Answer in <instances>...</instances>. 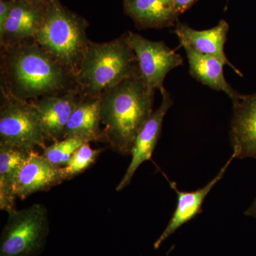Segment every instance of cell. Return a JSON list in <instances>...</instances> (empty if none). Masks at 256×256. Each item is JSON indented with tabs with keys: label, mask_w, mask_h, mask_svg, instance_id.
I'll list each match as a JSON object with an SVG mask.
<instances>
[{
	"label": "cell",
	"mask_w": 256,
	"mask_h": 256,
	"mask_svg": "<svg viewBox=\"0 0 256 256\" xmlns=\"http://www.w3.org/2000/svg\"><path fill=\"white\" fill-rule=\"evenodd\" d=\"M140 74L137 57L126 33L110 42L90 41L75 80L82 95L100 97L106 89Z\"/></svg>",
	"instance_id": "3957f363"
},
{
	"label": "cell",
	"mask_w": 256,
	"mask_h": 256,
	"mask_svg": "<svg viewBox=\"0 0 256 256\" xmlns=\"http://www.w3.org/2000/svg\"><path fill=\"white\" fill-rule=\"evenodd\" d=\"M244 214L248 216H252L256 218V197L252 205L245 210Z\"/></svg>",
	"instance_id": "603a6c76"
},
{
	"label": "cell",
	"mask_w": 256,
	"mask_h": 256,
	"mask_svg": "<svg viewBox=\"0 0 256 256\" xmlns=\"http://www.w3.org/2000/svg\"><path fill=\"white\" fill-rule=\"evenodd\" d=\"M84 143L86 142L77 138H64L50 146H45L42 149V156L52 164L63 168L68 162L75 151Z\"/></svg>",
	"instance_id": "ffe728a7"
},
{
	"label": "cell",
	"mask_w": 256,
	"mask_h": 256,
	"mask_svg": "<svg viewBox=\"0 0 256 256\" xmlns=\"http://www.w3.org/2000/svg\"><path fill=\"white\" fill-rule=\"evenodd\" d=\"M196 1L197 0H174V9L176 14H182L190 9Z\"/></svg>",
	"instance_id": "7402d4cb"
},
{
	"label": "cell",
	"mask_w": 256,
	"mask_h": 256,
	"mask_svg": "<svg viewBox=\"0 0 256 256\" xmlns=\"http://www.w3.org/2000/svg\"><path fill=\"white\" fill-rule=\"evenodd\" d=\"M230 138L236 158L256 159V94H240L232 100Z\"/></svg>",
	"instance_id": "30bf717a"
},
{
	"label": "cell",
	"mask_w": 256,
	"mask_h": 256,
	"mask_svg": "<svg viewBox=\"0 0 256 256\" xmlns=\"http://www.w3.org/2000/svg\"><path fill=\"white\" fill-rule=\"evenodd\" d=\"M154 92L140 74L106 89L100 96L104 142L131 154L138 134L152 114Z\"/></svg>",
	"instance_id": "7a4b0ae2"
},
{
	"label": "cell",
	"mask_w": 256,
	"mask_h": 256,
	"mask_svg": "<svg viewBox=\"0 0 256 256\" xmlns=\"http://www.w3.org/2000/svg\"><path fill=\"white\" fill-rule=\"evenodd\" d=\"M48 234V212L43 204L12 210L0 237V256H40Z\"/></svg>",
	"instance_id": "5b68a950"
},
{
	"label": "cell",
	"mask_w": 256,
	"mask_h": 256,
	"mask_svg": "<svg viewBox=\"0 0 256 256\" xmlns=\"http://www.w3.org/2000/svg\"><path fill=\"white\" fill-rule=\"evenodd\" d=\"M1 88L26 101L77 89L75 77L34 38L3 47Z\"/></svg>",
	"instance_id": "6da1fadb"
},
{
	"label": "cell",
	"mask_w": 256,
	"mask_h": 256,
	"mask_svg": "<svg viewBox=\"0 0 256 256\" xmlns=\"http://www.w3.org/2000/svg\"><path fill=\"white\" fill-rule=\"evenodd\" d=\"M234 159H236V156L234 154H232L230 159L224 164L216 176L207 184L206 186L196 191H180L176 186V182L169 181L172 188L174 190L178 195V204H176L174 214L172 216L171 220H170L164 232L154 242V249L159 248L162 244L166 238H169L170 236L175 233L178 228L182 226L184 224L188 223L197 215L202 213V206L207 195L212 191V188H214L215 185L224 178L229 165Z\"/></svg>",
	"instance_id": "7c38bea8"
},
{
	"label": "cell",
	"mask_w": 256,
	"mask_h": 256,
	"mask_svg": "<svg viewBox=\"0 0 256 256\" xmlns=\"http://www.w3.org/2000/svg\"><path fill=\"white\" fill-rule=\"evenodd\" d=\"M100 150H94L89 143H84L78 148L66 166L62 168L64 180L75 178L86 170L98 158Z\"/></svg>",
	"instance_id": "d6986e66"
},
{
	"label": "cell",
	"mask_w": 256,
	"mask_h": 256,
	"mask_svg": "<svg viewBox=\"0 0 256 256\" xmlns=\"http://www.w3.org/2000/svg\"><path fill=\"white\" fill-rule=\"evenodd\" d=\"M40 6L26 0L13 2L4 35L0 40L2 47L14 46L34 38L41 26L46 8Z\"/></svg>",
	"instance_id": "4fadbf2b"
},
{
	"label": "cell",
	"mask_w": 256,
	"mask_h": 256,
	"mask_svg": "<svg viewBox=\"0 0 256 256\" xmlns=\"http://www.w3.org/2000/svg\"><path fill=\"white\" fill-rule=\"evenodd\" d=\"M32 150L0 144V210L8 213L15 208V178Z\"/></svg>",
	"instance_id": "ac0fdd59"
},
{
	"label": "cell",
	"mask_w": 256,
	"mask_h": 256,
	"mask_svg": "<svg viewBox=\"0 0 256 256\" xmlns=\"http://www.w3.org/2000/svg\"><path fill=\"white\" fill-rule=\"evenodd\" d=\"M188 56L190 73L193 78L204 85L225 92L232 100L240 96V94L232 88L226 80L224 74L223 62L212 56L197 52L186 44H181Z\"/></svg>",
	"instance_id": "2e32d148"
},
{
	"label": "cell",
	"mask_w": 256,
	"mask_h": 256,
	"mask_svg": "<svg viewBox=\"0 0 256 256\" xmlns=\"http://www.w3.org/2000/svg\"><path fill=\"white\" fill-rule=\"evenodd\" d=\"M78 89L34 101L46 140L58 142L64 138L65 128L80 98Z\"/></svg>",
	"instance_id": "8fae6325"
},
{
	"label": "cell",
	"mask_w": 256,
	"mask_h": 256,
	"mask_svg": "<svg viewBox=\"0 0 256 256\" xmlns=\"http://www.w3.org/2000/svg\"><path fill=\"white\" fill-rule=\"evenodd\" d=\"M124 9L139 30L172 26L178 16L174 0H124Z\"/></svg>",
	"instance_id": "e0dca14e"
},
{
	"label": "cell",
	"mask_w": 256,
	"mask_h": 256,
	"mask_svg": "<svg viewBox=\"0 0 256 256\" xmlns=\"http://www.w3.org/2000/svg\"><path fill=\"white\" fill-rule=\"evenodd\" d=\"M0 144L32 150L46 146L38 111L32 101L20 100L1 88Z\"/></svg>",
	"instance_id": "8992f818"
},
{
	"label": "cell",
	"mask_w": 256,
	"mask_h": 256,
	"mask_svg": "<svg viewBox=\"0 0 256 256\" xmlns=\"http://www.w3.org/2000/svg\"><path fill=\"white\" fill-rule=\"evenodd\" d=\"M86 28V22L64 8L58 0H48L34 40L75 77L90 42Z\"/></svg>",
	"instance_id": "277c9868"
},
{
	"label": "cell",
	"mask_w": 256,
	"mask_h": 256,
	"mask_svg": "<svg viewBox=\"0 0 256 256\" xmlns=\"http://www.w3.org/2000/svg\"><path fill=\"white\" fill-rule=\"evenodd\" d=\"M12 2L13 1H10V0L0 1V40L4 35L5 25L9 18Z\"/></svg>",
	"instance_id": "44dd1931"
},
{
	"label": "cell",
	"mask_w": 256,
	"mask_h": 256,
	"mask_svg": "<svg viewBox=\"0 0 256 256\" xmlns=\"http://www.w3.org/2000/svg\"><path fill=\"white\" fill-rule=\"evenodd\" d=\"M228 30V24L225 20H222L214 28L203 31L194 30L186 24L178 22L174 33L180 40V44H186L200 53L218 58L225 65L233 69L236 74L242 76V72L230 62L224 52Z\"/></svg>",
	"instance_id": "5bb4252c"
},
{
	"label": "cell",
	"mask_w": 256,
	"mask_h": 256,
	"mask_svg": "<svg viewBox=\"0 0 256 256\" xmlns=\"http://www.w3.org/2000/svg\"><path fill=\"white\" fill-rule=\"evenodd\" d=\"M101 124L100 98L80 94L66 126L64 138H77L86 143L104 141Z\"/></svg>",
	"instance_id": "9a60e30c"
},
{
	"label": "cell",
	"mask_w": 256,
	"mask_h": 256,
	"mask_svg": "<svg viewBox=\"0 0 256 256\" xmlns=\"http://www.w3.org/2000/svg\"><path fill=\"white\" fill-rule=\"evenodd\" d=\"M127 33L128 42L137 57L140 75L148 87L161 92L164 88L163 84L166 75L183 65L182 57L164 42L151 41L132 32Z\"/></svg>",
	"instance_id": "52a82bcc"
},
{
	"label": "cell",
	"mask_w": 256,
	"mask_h": 256,
	"mask_svg": "<svg viewBox=\"0 0 256 256\" xmlns=\"http://www.w3.org/2000/svg\"><path fill=\"white\" fill-rule=\"evenodd\" d=\"M160 92L162 94L161 104L158 109L152 112L138 134L131 152L132 159L124 178L116 188L117 191H121L128 186L138 168L144 162L150 160L152 156L161 134L165 116L173 104L171 95L166 89H163Z\"/></svg>",
	"instance_id": "ba28073f"
},
{
	"label": "cell",
	"mask_w": 256,
	"mask_h": 256,
	"mask_svg": "<svg viewBox=\"0 0 256 256\" xmlns=\"http://www.w3.org/2000/svg\"><path fill=\"white\" fill-rule=\"evenodd\" d=\"M62 168L50 163L42 154L32 150L15 178L16 197L26 200L38 192H46L64 181Z\"/></svg>",
	"instance_id": "9c48e42d"
}]
</instances>
